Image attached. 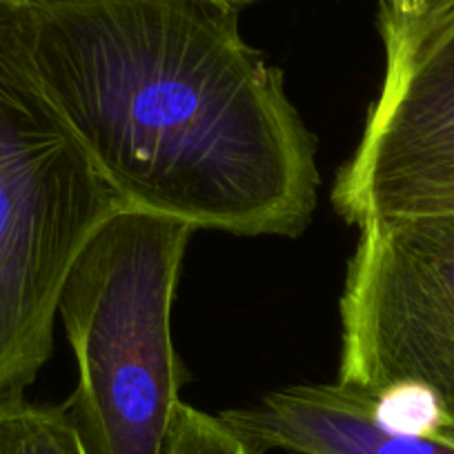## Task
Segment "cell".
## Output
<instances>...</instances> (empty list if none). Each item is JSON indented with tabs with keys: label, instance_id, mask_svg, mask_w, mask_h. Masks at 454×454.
Listing matches in <instances>:
<instances>
[{
	"label": "cell",
	"instance_id": "7",
	"mask_svg": "<svg viewBox=\"0 0 454 454\" xmlns=\"http://www.w3.org/2000/svg\"><path fill=\"white\" fill-rule=\"evenodd\" d=\"M0 454H87L65 405L0 403Z\"/></svg>",
	"mask_w": 454,
	"mask_h": 454
},
{
	"label": "cell",
	"instance_id": "6",
	"mask_svg": "<svg viewBox=\"0 0 454 454\" xmlns=\"http://www.w3.org/2000/svg\"><path fill=\"white\" fill-rule=\"evenodd\" d=\"M221 419L259 454H454V432L392 430L372 396L339 381L272 390Z\"/></svg>",
	"mask_w": 454,
	"mask_h": 454
},
{
	"label": "cell",
	"instance_id": "10",
	"mask_svg": "<svg viewBox=\"0 0 454 454\" xmlns=\"http://www.w3.org/2000/svg\"><path fill=\"white\" fill-rule=\"evenodd\" d=\"M221 3H230V5L241 7V5H247V3H252V0H221Z\"/></svg>",
	"mask_w": 454,
	"mask_h": 454
},
{
	"label": "cell",
	"instance_id": "3",
	"mask_svg": "<svg viewBox=\"0 0 454 454\" xmlns=\"http://www.w3.org/2000/svg\"><path fill=\"white\" fill-rule=\"evenodd\" d=\"M125 207L47 100L0 0V403L45 368L65 281Z\"/></svg>",
	"mask_w": 454,
	"mask_h": 454
},
{
	"label": "cell",
	"instance_id": "9",
	"mask_svg": "<svg viewBox=\"0 0 454 454\" xmlns=\"http://www.w3.org/2000/svg\"><path fill=\"white\" fill-rule=\"evenodd\" d=\"M452 0H381V5L399 16H421L448 5Z\"/></svg>",
	"mask_w": 454,
	"mask_h": 454
},
{
	"label": "cell",
	"instance_id": "5",
	"mask_svg": "<svg viewBox=\"0 0 454 454\" xmlns=\"http://www.w3.org/2000/svg\"><path fill=\"white\" fill-rule=\"evenodd\" d=\"M386 69L332 203L350 225L454 214V0L421 16L379 7Z\"/></svg>",
	"mask_w": 454,
	"mask_h": 454
},
{
	"label": "cell",
	"instance_id": "4",
	"mask_svg": "<svg viewBox=\"0 0 454 454\" xmlns=\"http://www.w3.org/2000/svg\"><path fill=\"white\" fill-rule=\"evenodd\" d=\"M339 312L336 381L372 396L421 387L454 432V214L359 227Z\"/></svg>",
	"mask_w": 454,
	"mask_h": 454
},
{
	"label": "cell",
	"instance_id": "1",
	"mask_svg": "<svg viewBox=\"0 0 454 454\" xmlns=\"http://www.w3.org/2000/svg\"><path fill=\"white\" fill-rule=\"evenodd\" d=\"M38 85L129 207L299 237L317 138L221 0H5Z\"/></svg>",
	"mask_w": 454,
	"mask_h": 454
},
{
	"label": "cell",
	"instance_id": "8",
	"mask_svg": "<svg viewBox=\"0 0 454 454\" xmlns=\"http://www.w3.org/2000/svg\"><path fill=\"white\" fill-rule=\"evenodd\" d=\"M168 454H259L241 439L221 414H207L183 403Z\"/></svg>",
	"mask_w": 454,
	"mask_h": 454
},
{
	"label": "cell",
	"instance_id": "2",
	"mask_svg": "<svg viewBox=\"0 0 454 454\" xmlns=\"http://www.w3.org/2000/svg\"><path fill=\"white\" fill-rule=\"evenodd\" d=\"M185 221L125 207L74 263L59 303L78 365L65 410L87 454H168L187 372L174 348L172 308Z\"/></svg>",
	"mask_w": 454,
	"mask_h": 454
}]
</instances>
